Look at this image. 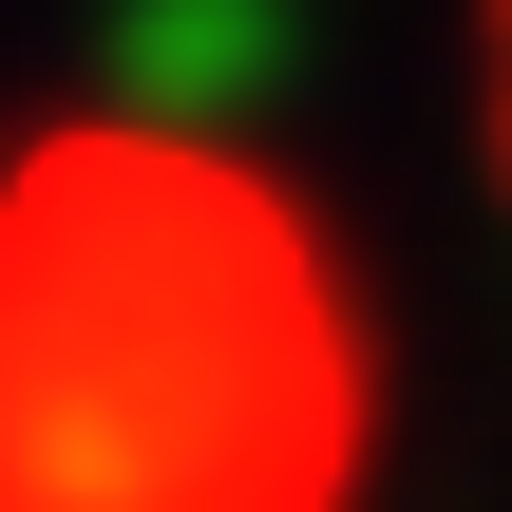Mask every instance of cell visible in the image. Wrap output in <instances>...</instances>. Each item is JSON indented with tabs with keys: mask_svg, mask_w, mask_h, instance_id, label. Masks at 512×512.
Returning <instances> with one entry per match:
<instances>
[{
	"mask_svg": "<svg viewBox=\"0 0 512 512\" xmlns=\"http://www.w3.org/2000/svg\"><path fill=\"white\" fill-rule=\"evenodd\" d=\"M475 95H494V190H512V0L475 19Z\"/></svg>",
	"mask_w": 512,
	"mask_h": 512,
	"instance_id": "1",
	"label": "cell"
}]
</instances>
